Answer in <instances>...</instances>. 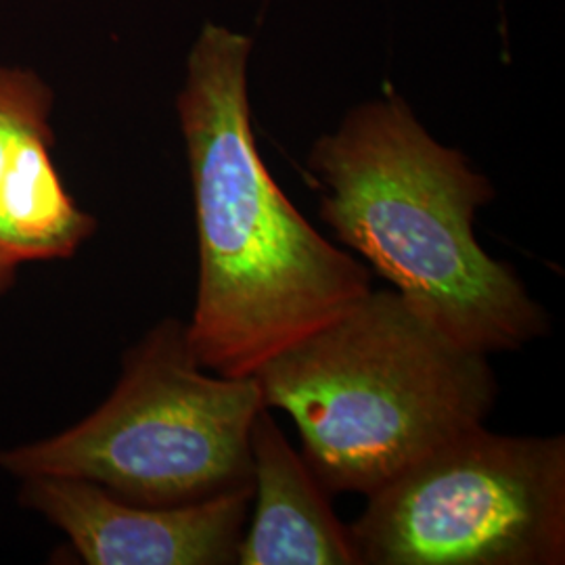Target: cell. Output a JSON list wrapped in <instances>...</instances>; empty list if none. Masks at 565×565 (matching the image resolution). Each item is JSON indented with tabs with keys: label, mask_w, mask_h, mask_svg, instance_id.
<instances>
[{
	"label": "cell",
	"mask_w": 565,
	"mask_h": 565,
	"mask_svg": "<svg viewBox=\"0 0 565 565\" xmlns=\"http://www.w3.org/2000/svg\"><path fill=\"white\" fill-rule=\"evenodd\" d=\"M324 490L369 497L499 398L488 354L452 342L394 289H369L254 373Z\"/></svg>",
	"instance_id": "cell-3"
},
{
	"label": "cell",
	"mask_w": 565,
	"mask_h": 565,
	"mask_svg": "<svg viewBox=\"0 0 565 565\" xmlns=\"http://www.w3.org/2000/svg\"><path fill=\"white\" fill-rule=\"evenodd\" d=\"M319 216L452 342L494 354L545 338L551 321L518 270L476 237L494 186L436 141L396 95L354 107L308 156Z\"/></svg>",
	"instance_id": "cell-2"
},
{
	"label": "cell",
	"mask_w": 565,
	"mask_h": 565,
	"mask_svg": "<svg viewBox=\"0 0 565 565\" xmlns=\"http://www.w3.org/2000/svg\"><path fill=\"white\" fill-rule=\"evenodd\" d=\"M263 408L252 425V520L237 548L239 565H359L350 525L331 494Z\"/></svg>",
	"instance_id": "cell-8"
},
{
	"label": "cell",
	"mask_w": 565,
	"mask_h": 565,
	"mask_svg": "<svg viewBox=\"0 0 565 565\" xmlns=\"http://www.w3.org/2000/svg\"><path fill=\"white\" fill-rule=\"evenodd\" d=\"M252 41L205 25L179 118L198 226V296L186 340L203 369L254 375L371 289V270L303 218L264 166L252 130Z\"/></svg>",
	"instance_id": "cell-1"
},
{
	"label": "cell",
	"mask_w": 565,
	"mask_h": 565,
	"mask_svg": "<svg viewBox=\"0 0 565 565\" xmlns=\"http://www.w3.org/2000/svg\"><path fill=\"white\" fill-rule=\"evenodd\" d=\"M266 408L256 375L198 363L186 323L163 319L121 361L107 401L53 438L0 452L25 478H76L126 503L189 505L252 486L249 436Z\"/></svg>",
	"instance_id": "cell-4"
},
{
	"label": "cell",
	"mask_w": 565,
	"mask_h": 565,
	"mask_svg": "<svg viewBox=\"0 0 565 565\" xmlns=\"http://www.w3.org/2000/svg\"><path fill=\"white\" fill-rule=\"evenodd\" d=\"M21 482V505L61 530L88 565L237 564L254 497V486H243L200 503L149 507L76 478Z\"/></svg>",
	"instance_id": "cell-6"
},
{
	"label": "cell",
	"mask_w": 565,
	"mask_h": 565,
	"mask_svg": "<svg viewBox=\"0 0 565 565\" xmlns=\"http://www.w3.org/2000/svg\"><path fill=\"white\" fill-rule=\"evenodd\" d=\"M359 565H562L565 438L452 436L366 497Z\"/></svg>",
	"instance_id": "cell-5"
},
{
	"label": "cell",
	"mask_w": 565,
	"mask_h": 565,
	"mask_svg": "<svg viewBox=\"0 0 565 565\" xmlns=\"http://www.w3.org/2000/svg\"><path fill=\"white\" fill-rule=\"evenodd\" d=\"M51 109L39 76L0 67V296L23 264L67 260L97 231L53 163Z\"/></svg>",
	"instance_id": "cell-7"
}]
</instances>
